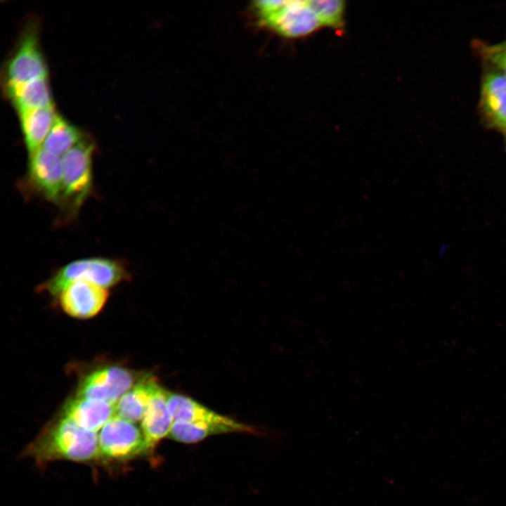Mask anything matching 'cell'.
Returning <instances> with one entry per match:
<instances>
[{
  "label": "cell",
  "mask_w": 506,
  "mask_h": 506,
  "mask_svg": "<svg viewBox=\"0 0 506 506\" xmlns=\"http://www.w3.org/2000/svg\"><path fill=\"white\" fill-rule=\"evenodd\" d=\"M84 138L80 130L58 115L42 148L62 157Z\"/></svg>",
  "instance_id": "obj_18"
},
{
  "label": "cell",
  "mask_w": 506,
  "mask_h": 506,
  "mask_svg": "<svg viewBox=\"0 0 506 506\" xmlns=\"http://www.w3.org/2000/svg\"><path fill=\"white\" fill-rule=\"evenodd\" d=\"M18 115L24 143L30 156L42 148L58 115L52 106L24 111Z\"/></svg>",
  "instance_id": "obj_13"
},
{
  "label": "cell",
  "mask_w": 506,
  "mask_h": 506,
  "mask_svg": "<svg viewBox=\"0 0 506 506\" xmlns=\"http://www.w3.org/2000/svg\"><path fill=\"white\" fill-rule=\"evenodd\" d=\"M486 51L488 59L500 69L506 77V42L490 46Z\"/></svg>",
  "instance_id": "obj_20"
},
{
  "label": "cell",
  "mask_w": 506,
  "mask_h": 506,
  "mask_svg": "<svg viewBox=\"0 0 506 506\" xmlns=\"http://www.w3.org/2000/svg\"><path fill=\"white\" fill-rule=\"evenodd\" d=\"M4 91L18 114L54 106L48 76L6 87Z\"/></svg>",
  "instance_id": "obj_14"
},
{
  "label": "cell",
  "mask_w": 506,
  "mask_h": 506,
  "mask_svg": "<svg viewBox=\"0 0 506 506\" xmlns=\"http://www.w3.org/2000/svg\"><path fill=\"white\" fill-rule=\"evenodd\" d=\"M62 175V157L41 148L29 156L25 184L31 193L58 205Z\"/></svg>",
  "instance_id": "obj_8"
},
{
  "label": "cell",
  "mask_w": 506,
  "mask_h": 506,
  "mask_svg": "<svg viewBox=\"0 0 506 506\" xmlns=\"http://www.w3.org/2000/svg\"><path fill=\"white\" fill-rule=\"evenodd\" d=\"M159 387L155 377H141L116 403V414L134 423L141 420L150 401Z\"/></svg>",
  "instance_id": "obj_15"
},
{
  "label": "cell",
  "mask_w": 506,
  "mask_h": 506,
  "mask_svg": "<svg viewBox=\"0 0 506 506\" xmlns=\"http://www.w3.org/2000/svg\"><path fill=\"white\" fill-rule=\"evenodd\" d=\"M148 451L141 429L134 422L115 415L98 436V457L110 461H126Z\"/></svg>",
  "instance_id": "obj_6"
},
{
  "label": "cell",
  "mask_w": 506,
  "mask_h": 506,
  "mask_svg": "<svg viewBox=\"0 0 506 506\" xmlns=\"http://www.w3.org/2000/svg\"><path fill=\"white\" fill-rule=\"evenodd\" d=\"M129 278V273L123 263L117 259L84 258L62 266L43 283L39 290L58 296L67 285L75 281H87L107 289Z\"/></svg>",
  "instance_id": "obj_4"
},
{
  "label": "cell",
  "mask_w": 506,
  "mask_h": 506,
  "mask_svg": "<svg viewBox=\"0 0 506 506\" xmlns=\"http://www.w3.org/2000/svg\"><path fill=\"white\" fill-rule=\"evenodd\" d=\"M482 103L485 112L497 126L506 128V77L491 72L484 80Z\"/></svg>",
  "instance_id": "obj_16"
},
{
  "label": "cell",
  "mask_w": 506,
  "mask_h": 506,
  "mask_svg": "<svg viewBox=\"0 0 506 506\" xmlns=\"http://www.w3.org/2000/svg\"><path fill=\"white\" fill-rule=\"evenodd\" d=\"M4 88L48 76L47 65L39 44V28L35 21L24 26L3 72Z\"/></svg>",
  "instance_id": "obj_5"
},
{
  "label": "cell",
  "mask_w": 506,
  "mask_h": 506,
  "mask_svg": "<svg viewBox=\"0 0 506 506\" xmlns=\"http://www.w3.org/2000/svg\"><path fill=\"white\" fill-rule=\"evenodd\" d=\"M167 402L173 421L226 422L231 419L181 394L167 391Z\"/></svg>",
  "instance_id": "obj_17"
},
{
  "label": "cell",
  "mask_w": 506,
  "mask_h": 506,
  "mask_svg": "<svg viewBox=\"0 0 506 506\" xmlns=\"http://www.w3.org/2000/svg\"><path fill=\"white\" fill-rule=\"evenodd\" d=\"M138 379L131 371L123 366L106 365L91 372L82 379L76 396L116 405Z\"/></svg>",
  "instance_id": "obj_7"
},
{
  "label": "cell",
  "mask_w": 506,
  "mask_h": 506,
  "mask_svg": "<svg viewBox=\"0 0 506 506\" xmlns=\"http://www.w3.org/2000/svg\"><path fill=\"white\" fill-rule=\"evenodd\" d=\"M115 415L114 404L77 396L69 399L62 411V417L93 432L102 428Z\"/></svg>",
  "instance_id": "obj_10"
},
{
  "label": "cell",
  "mask_w": 506,
  "mask_h": 506,
  "mask_svg": "<svg viewBox=\"0 0 506 506\" xmlns=\"http://www.w3.org/2000/svg\"><path fill=\"white\" fill-rule=\"evenodd\" d=\"M39 462L57 460L89 461L98 457V436L61 417L26 450Z\"/></svg>",
  "instance_id": "obj_1"
},
{
  "label": "cell",
  "mask_w": 506,
  "mask_h": 506,
  "mask_svg": "<svg viewBox=\"0 0 506 506\" xmlns=\"http://www.w3.org/2000/svg\"><path fill=\"white\" fill-rule=\"evenodd\" d=\"M308 4L320 26L339 29L343 27L344 2L340 0H310Z\"/></svg>",
  "instance_id": "obj_19"
},
{
  "label": "cell",
  "mask_w": 506,
  "mask_h": 506,
  "mask_svg": "<svg viewBox=\"0 0 506 506\" xmlns=\"http://www.w3.org/2000/svg\"><path fill=\"white\" fill-rule=\"evenodd\" d=\"M250 11L259 27L287 38L302 37L320 27L308 1H256Z\"/></svg>",
  "instance_id": "obj_3"
},
{
  "label": "cell",
  "mask_w": 506,
  "mask_h": 506,
  "mask_svg": "<svg viewBox=\"0 0 506 506\" xmlns=\"http://www.w3.org/2000/svg\"><path fill=\"white\" fill-rule=\"evenodd\" d=\"M167 390L160 386L150 401L141 419V431L148 451L155 448L164 437L169 435L173 419L167 398Z\"/></svg>",
  "instance_id": "obj_11"
},
{
  "label": "cell",
  "mask_w": 506,
  "mask_h": 506,
  "mask_svg": "<svg viewBox=\"0 0 506 506\" xmlns=\"http://www.w3.org/2000/svg\"><path fill=\"white\" fill-rule=\"evenodd\" d=\"M107 289L87 281H75L67 285L58 296L59 304L67 315L80 319L96 316L108 298Z\"/></svg>",
  "instance_id": "obj_9"
},
{
  "label": "cell",
  "mask_w": 506,
  "mask_h": 506,
  "mask_svg": "<svg viewBox=\"0 0 506 506\" xmlns=\"http://www.w3.org/2000/svg\"><path fill=\"white\" fill-rule=\"evenodd\" d=\"M94 142L84 138L62 157V188L58 206L66 216L77 215L93 192Z\"/></svg>",
  "instance_id": "obj_2"
},
{
  "label": "cell",
  "mask_w": 506,
  "mask_h": 506,
  "mask_svg": "<svg viewBox=\"0 0 506 506\" xmlns=\"http://www.w3.org/2000/svg\"><path fill=\"white\" fill-rule=\"evenodd\" d=\"M254 428L233 419L226 422H188L175 420L173 422L169 436L175 441L192 443L198 442L206 437L222 433L250 432Z\"/></svg>",
  "instance_id": "obj_12"
}]
</instances>
